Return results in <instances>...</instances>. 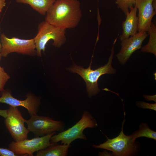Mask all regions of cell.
Wrapping results in <instances>:
<instances>
[{
  "instance_id": "obj_1",
  "label": "cell",
  "mask_w": 156,
  "mask_h": 156,
  "mask_svg": "<svg viewBox=\"0 0 156 156\" xmlns=\"http://www.w3.org/2000/svg\"><path fill=\"white\" fill-rule=\"evenodd\" d=\"M45 15V21L54 26L74 28L82 17L80 3L78 0H56Z\"/></svg>"
},
{
  "instance_id": "obj_2",
  "label": "cell",
  "mask_w": 156,
  "mask_h": 156,
  "mask_svg": "<svg viewBox=\"0 0 156 156\" xmlns=\"http://www.w3.org/2000/svg\"><path fill=\"white\" fill-rule=\"evenodd\" d=\"M114 53V47L113 46L111 50L110 55L107 63L95 70L91 68L92 57L90 66L87 68L76 65L69 68L71 72L79 75L85 81L89 97L96 95L100 92L98 81L101 76L105 74H114L116 73V70L113 68L112 66Z\"/></svg>"
},
{
  "instance_id": "obj_3",
  "label": "cell",
  "mask_w": 156,
  "mask_h": 156,
  "mask_svg": "<svg viewBox=\"0 0 156 156\" xmlns=\"http://www.w3.org/2000/svg\"><path fill=\"white\" fill-rule=\"evenodd\" d=\"M66 30L54 26L45 21L40 23L38 25L37 34L34 38L36 55L41 57L42 51H45L46 45L51 40L53 41V46L60 48L66 40Z\"/></svg>"
},
{
  "instance_id": "obj_4",
  "label": "cell",
  "mask_w": 156,
  "mask_h": 156,
  "mask_svg": "<svg viewBox=\"0 0 156 156\" xmlns=\"http://www.w3.org/2000/svg\"><path fill=\"white\" fill-rule=\"evenodd\" d=\"M97 126L96 121L91 114L88 111H84L81 119L75 124L66 130L53 135L51 138L50 142L56 144L61 142V144H70L77 139L87 140V138L83 133L84 130Z\"/></svg>"
},
{
  "instance_id": "obj_5",
  "label": "cell",
  "mask_w": 156,
  "mask_h": 156,
  "mask_svg": "<svg viewBox=\"0 0 156 156\" xmlns=\"http://www.w3.org/2000/svg\"><path fill=\"white\" fill-rule=\"evenodd\" d=\"M125 121L124 118L121 131L118 135L112 139L107 137V141L99 145L94 144L93 147L112 151L113 155L116 156H130L136 153L138 148L135 141L132 140L131 135H126L123 133Z\"/></svg>"
},
{
  "instance_id": "obj_6",
  "label": "cell",
  "mask_w": 156,
  "mask_h": 156,
  "mask_svg": "<svg viewBox=\"0 0 156 156\" xmlns=\"http://www.w3.org/2000/svg\"><path fill=\"white\" fill-rule=\"evenodd\" d=\"M0 38L1 54L2 57H6L9 54L14 52L30 56L36 55L34 38L25 39L16 37L9 38L3 33Z\"/></svg>"
},
{
  "instance_id": "obj_7",
  "label": "cell",
  "mask_w": 156,
  "mask_h": 156,
  "mask_svg": "<svg viewBox=\"0 0 156 156\" xmlns=\"http://www.w3.org/2000/svg\"><path fill=\"white\" fill-rule=\"evenodd\" d=\"M56 131L47 135L35 137L30 140L26 139L18 142L12 141L9 145V148L16 155L33 156V153L56 144L50 142L51 137Z\"/></svg>"
},
{
  "instance_id": "obj_8",
  "label": "cell",
  "mask_w": 156,
  "mask_h": 156,
  "mask_svg": "<svg viewBox=\"0 0 156 156\" xmlns=\"http://www.w3.org/2000/svg\"><path fill=\"white\" fill-rule=\"evenodd\" d=\"M29 132L35 137H42L53 132H60L64 130V123L61 121L53 120L48 116H40L36 114L31 116L25 122Z\"/></svg>"
},
{
  "instance_id": "obj_9",
  "label": "cell",
  "mask_w": 156,
  "mask_h": 156,
  "mask_svg": "<svg viewBox=\"0 0 156 156\" xmlns=\"http://www.w3.org/2000/svg\"><path fill=\"white\" fill-rule=\"evenodd\" d=\"M7 111L4 124L12 138L15 142L27 139L29 131L24 125L26 120L23 117L18 107L9 106Z\"/></svg>"
},
{
  "instance_id": "obj_10",
  "label": "cell",
  "mask_w": 156,
  "mask_h": 156,
  "mask_svg": "<svg viewBox=\"0 0 156 156\" xmlns=\"http://www.w3.org/2000/svg\"><path fill=\"white\" fill-rule=\"evenodd\" d=\"M1 92L0 103L14 107H23L27 110L30 116L37 114L39 111L40 99L31 93H28L26 99L22 100L14 98L8 90H4Z\"/></svg>"
},
{
  "instance_id": "obj_11",
  "label": "cell",
  "mask_w": 156,
  "mask_h": 156,
  "mask_svg": "<svg viewBox=\"0 0 156 156\" xmlns=\"http://www.w3.org/2000/svg\"><path fill=\"white\" fill-rule=\"evenodd\" d=\"M148 35L146 32H138L121 41V49L116 55L121 65L125 64L132 54L142 48L143 42Z\"/></svg>"
},
{
  "instance_id": "obj_12",
  "label": "cell",
  "mask_w": 156,
  "mask_h": 156,
  "mask_svg": "<svg viewBox=\"0 0 156 156\" xmlns=\"http://www.w3.org/2000/svg\"><path fill=\"white\" fill-rule=\"evenodd\" d=\"M154 0H135L134 6L138 11V32H147L156 13Z\"/></svg>"
},
{
  "instance_id": "obj_13",
  "label": "cell",
  "mask_w": 156,
  "mask_h": 156,
  "mask_svg": "<svg viewBox=\"0 0 156 156\" xmlns=\"http://www.w3.org/2000/svg\"><path fill=\"white\" fill-rule=\"evenodd\" d=\"M137 10L136 8L133 6L127 12L125 20L122 23L123 30L119 37L121 41L135 35L138 32V19L137 16Z\"/></svg>"
},
{
  "instance_id": "obj_14",
  "label": "cell",
  "mask_w": 156,
  "mask_h": 156,
  "mask_svg": "<svg viewBox=\"0 0 156 156\" xmlns=\"http://www.w3.org/2000/svg\"><path fill=\"white\" fill-rule=\"evenodd\" d=\"M18 3L29 5L34 10L40 14L45 15L56 0H15Z\"/></svg>"
},
{
  "instance_id": "obj_15",
  "label": "cell",
  "mask_w": 156,
  "mask_h": 156,
  "mask_svg": "<svg viewBox=\"0 0 156 156\" xmlns=\"http://www.w3.org/2000/svg\"><path fill=\"white\" fill-rule=\"evenodd\" d=\"M70 146V144L57 145L56 144L37 151L36 156H66Z\"/></svg>"
},
{
  "instance_id": "obj_16",
  "label": "cell",
  "mask_w": 156,
  "mask_h": 156,
  "mask_svg": "<svg viewBox=\"0 0 156 156\" xmlns=\"http://www.w3.org/2000/svg\"><path fill=\"white\" fill-rule=\"evenodd\" d=\"M149 36L148 43L141 48V51L145 53H151L156 56V27L153 22L148 31Z\"/></svg>"
},
{
  "instance_id": "obj_17",
  "label": "cell",
  "mask_w": 156,
  "mask_h": 156,
  "mask_svg": "<svg viewBox=\"0 0 156 156\" xmlns=\"http://www.w3.org/2000/svg\"><path fill=\"white\" fill-rule=\"evenodd\" d=\"M132 140L140 137H145L156 140V132L151 130L147 123H142L139 125V129L131 135Z\"/></svg>"
},
{
  "instance_id": "obj_18",
  "label": "cell",
  "mask_w": 156,
  "mask_h": 156,
  "mask_svg": "<svg viewBox=\"0 0 156 156\" xmlns=\"http://www.w3.org/2000/svg\"><path fill=\"white\" fill-rule=\"evenodd\" d=\"M115 3L118 7L126 15L131 7L135 5V0H116Z\"/></svg>"
},
{
  "instance_id": "obj_19",
  "label": "cell",
  "mask_w": 156,
  "mask_h": 156,
  "mask_svg": "<svg viewBox=\"0 0 156 156\" xmlns=\"http://www.w3.org/2000/svg\"><path fill=\"white\" fill-rule=\"evenodd\" d=\"M10 76L6 73L3 67L0 66V92L4 90V86Z\"/></svg>"
},
{
  "instance_id": "obj_20",
  "label": "cell",
  "mask_w": 156,
  "mask_h": 156,
  "mask_svg": "<svg viewBox=\"0 0 156 156\" xmlns=\"http://www.w3.org/2000/svg\"><path fill=\"white\" fill-rule=\"evenodd\" d=\"M136 105L138 107L143 109H148L156 111V103H149L142 101H137Z\"/></svg>"
},
{
  "instance_id": "obj_21",
  "label": "cell",
  "mask_w": 156,
  "mask_h": 156,
  "mask_svg": "<svg viewBox=\"0 0 156 156\" xmlns=\"http://www.w3.org/2000/svg\"><path fill=\"white\" fill-rule=\"evenodd\" d=\"M0 156H17L13 151L9 148L0 147Z\"/></svg>"
},
{
  "instance_id": "obj_22",
  "label": "cell",
  "mask_w": 156,
  "mask_h": 156,
  "mask_svg": "<svg viewBox=\"0 0 156 156\" xmlns=\"http://www.w3.org/2000/svg\"><path fill=\"white\" fill-rule=\"evenodd\" d=\"M145 99L147 101H153L156 102V95H143Z\"/></svg>"
},
{
  "instance_id": "obj_23",
  "label": "cell",
  "mask_w": 156,
  "mask_h": 156,
  "mask_svg": "<svg viewBox=\"0 0 156 156\" xmlns=\"http://www.w3.org/2000/svg\"><path fill=\"white\" fill-rule=\"evenodd\" d=\"M0 116L5 118L7 116V109H0Z\"/></svg>"
},
{
  "instance_id": "obj_24",
  "label": "cell",
  "mask_w": 156,
  "mask_h": 156,
  "mask_svg": "<svg viewBox=\"0 0 156 156\" xmlns=\"http://www.w3.org/2000/svg\"><path fill=\"white\" fill-rule=\"evenodd\" d=\"M5 0H0V12H1L2 9L5 6Z\"/></svg>"
},
{
  "instance_id": "obj_25",
  "label": "cell",
  "mask_w": 156,
  "mask_h": 156,
  "mask_svg": "<svg viewBox=\"0 0 156 156\" xmlns=\"http://www.w3.org/2000/svg\"><path fill=\"white\" fill-rule=\"evenodd\" d=\"M1 42L0 41V62L1 60V58L2 57L1 54Z\"/></svg>"
}]
</instances>
